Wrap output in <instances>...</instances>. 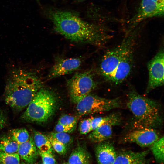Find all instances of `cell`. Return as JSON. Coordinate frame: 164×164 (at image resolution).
<instances>
[{"instance_id":"cell-1","label":"cell","mask_w":164,"mask_h":164,"mask_svg":"<svg viewBox=\"0 0 164 164\" xmlns=\"http://www.w3.org/2000/svg\"><path fill=\"white\" fill-rule=\"evenodd\" d=\"M45 13L52 22L55 31L72 41L101 46L112 37L109 29L84 20L75 12L50 9Z\"/></svg>"},{"instance_id":"cell-2","label":"cell","mask_w":164,"mask_h":164,"mask_svg":"<svg viewBox=\"0 0 164 164\" xmlns=\"http://www.w3.org/2000/svg\"><path fill=\"white\" fill-rule=\"evenodd\" d=\"M4 92L6 104L17 111L26 108L43 83L34 71L25 68L16 67L9 74Z\"/></svg>"},{"instance_id":"cell-3","label":"cell","mask_w":164,"mask_h":164,"mask_svg":"<svg viewBox=\"0 0 164 164\" xmlns=\"http://www.w3.org/2000/svg\"><path fill=\"white\" fill-rule=\"evenodd\" d=\"M127 97V106L135 118L133 125L135 129H155L161 125V109L157 102L133 90L129 91Z\"/></svg>"},{"instance_id":"cell-4","label":"cell","mask_w":164,"mask_h":164,"mask_svg":"<svg viewBox=\"0 0 164 164\" xmlns=\"http://www.w3.org/2000/svg\"><path fill=\"white\" fill-rule=\"evenodd\" d=\"M57 103L54 94L42 87L26 107L21 119L28 122H45L54 114Z\"/></svg>"},{"instance_id":"cell-5","label":"cell","mask_w":164,"mask_h":164,"mask_svg":"<svg viewBox=\"0 0 164 164\" xmlns=\"http://www.w3.org/2000/svg\"><path fill=\"white\" fill-rule=\"evenodd\" d=\"M76 109L80 116L103 112L118 108L121 105L118 98L109 99L90 93L77 104Z\"/></svg>"},{"instance_id":"cell-6","label":"cell","mask_w":164,"mask_h":164,"mask_svg":"<svg viewBox=\"0 0 164 164\" xmlns=\"http://www.w3.org/2000/svg\"><path fill=\"white\" fill-rule=\"evenodd\" d=\"M67 85L71 99L76 104L96 86L91 70L75 74L68 80Z\"/></svg>"},{"instance_id":"cell-7","label":"cell","mask_w":164,"mask_h":164,"mask_svg":"<svg viewBox=\"0 0 164 164\" xmlns=\"http://www.w3.org/2000/svg\"><path fill=\"white\" fill-rule=\"evenodd\" d=\"M134 37L132 35L127 36L120 44L108 50L104 55L99 69L101 75L106 80H108L113 74L126 47Z\"/></svg>"},{"instance_id":"cell-8","label":"cell","mask_w":164,"mask_h":164,"mask_svg":"<svg viewBox=\"0 0 164 164\" xmlns=\"http://www.w3.org/2000/svg\"><path fill=\"white\" fill-rule=\"evenodd\" d=\"M135 40L134 37L126 47L116 70L108 81L118 84L125 80L130 74L133 64Z\"/></svg>"},{"instance_id":"cell-9","label":"cell","mask_w":164,"mask_h":164,"mask_svg":"<svg viewBox=\"0 0 164 164\" xmlns=\"http://www.w3.org/2000/svg\"><path fill=\"white\" fill-rule=\"evenodd\" d=\"M149 79L148 91L163 85L164 80V53L160 49L147 64Z\"/></svg>"},{"instance_id":"cell-10","label":"cell","mask_w":164,"mask_h":164,"mask_svg":"<svg viewBox=\"0 0 164 164\" xmlns=\"http://www.w3.org/2000/svg\"><path fill=\"white\" fill-rule=\"evenodd\" d=\"M159 136L154 128H137L127 134L124 138V141L136 143L142 147H147L151 146L158 140Z\"/></svg>"},{"instance_id":"cell-11","label":"cell","mask_w":164,"mask_h":164,"mask_svg":"<svg viewBox=\"0 0 164 164\" xmlns=\"http://www.w3.org/2000/svg\"><path fill=\"white\" fill-rule=\"evenodd\" d=\"M164 3L154 0H141L138 12L131 19L133 24H136L149 18L163 15Z\"/></svg>"},{"instance_id":"cell-12","label":"cell","mask_w":164,"mask_h":164,"mask_svg":"<svg viewBox=\"0 0 164 164\" xmlns=\"http://www.w3.org/2000/svg\"><path fill=\"white\" fill-rule=\"evenodd\" d=\"M79 58H57L48 74L49 79L69 74L77 70L81 66Z\"/></svg>"},{"instance_id":"cell-13","label":"cell","mask_w":164,"mask_h":164,"mask_svg":"<svg viewBox=\"0 0 164 164\" xmlns=\"http://www.w3.org/2000/svg\"><path fill=\"white\" fill-rule=\"evenodd\" d=\"M97 164H114L117 154L112 144L108 142L99 143L95 149Z\"/></svg>"},{"instance_id":"cell-14","label":"cell","mask_w":164,"mask_h":164,"mask_svg":"<svg viewBox=\"0 0 164 164\" xmlns=\"http://www.w3.org/2000/svg\"><path fill=\"white\" fill-rule=\"evenodd\" d=\"M148 153V151H123L117 154L114 164H149L146 158Z\"/></svg>"},{"instance_id":"cell-15","label":"cell","mask_w":164,"mask_h":164,"mask_svg":"<svg viewBox=\"0 0 164 164\" xmlns=\"http://www.w3.org/2000/svg\"><path fill=\"white\" fill-rule=\"evenodd\" d=\"M17 153L22 159L29 163L35 160L38 153L32 137L30 136L26 141L19 144Z\"/></svg>"},{"instance_id":"cell-16","label":"cell","mask_w":164,"mask_h":164,"mask_svg":"<svg viewBox=\"0 0 164 164\" xmlns=\"http://www.w3.org/2000/svg\"><path fill=\"white\" fill-rule=\"evenodd\" d=\"M112 126L108 125H102L91 131L88 135L92 142L100 143L110 138L112 133Z\"/></svg>"},{"instance_id":"cell-17","label":"cell","mask_w":164,"mask_h":164,"mask_svg":"<svg viewBox=\"0 0 164 164\" xmlns=\"http://www.w3.org/2000/svg\"><path fill=\"white\" fill-rule=\"evenodd\" d=\"M121 121L120 115L115 113L104 117H93L91 121V131L104 124L110 125L112 126L118 125L120 124Z\"/></svg>"},{"instance_id":"cell-18","label":"cell","mask_w":164,"mask_h":164,"mask_svg":"<svg viewBox=\"0 0 164 164\" xmlns=\"http://www.w3.org/2000/svg\"><path fill=\"white\" fill-rule=\"evenodd\" d=\"M33 137L35 145L40 152L52 153L53 148L48 136L35 131Z\"/></svg>"},{"instance_id":"cell-19","label":"cell","mask_w":164,"mask_h":164,"mask_svg":"<svg viewBox=\"0 0 164 164\" xmlns=\"http://www.w3.org/2000/svg\"><path fill=\"white\" fill-rule=\"evenodd\" d=\"M88 160L86 151L82 146H78L72 151L68 161L69 164H88Z\"/></svg>"},{"instance_id":"cell-20","label":"cell","mask_w":164,"mask_h":164,"mask_svg":"<svg viewBox=\"0 0 164 164\" xmlns=\"http://www.w3.org/2000/svg\"><path fill=\"white\" fill-rule=\"evenodd\" d=\"M19 144L9 135L0 138V151L9 154L17 153Z\"/></svg>"},{"instance_id":"cell-21","label":"cell","mask_w":164,"mask_h":164,"mask_svg":"<svg viewBox=\"0 0 164 164\" xmlns=\"http://www.w3.org/2000/svg\"><path fill=\"white\" fill-rule=\"evenodd\" d=\"M164 137L159 138L152 145L151 150L157 162L159 164L164 162Z\"/></svg>"},{"instance_id":"cell-22","label":"cell","mask_w":164,"mask_h":164,"mask_svg":"<svg viewBox=\"0 0 164 164\" xmlns=\"http://www.w3.org/2000/svg\"><path fill=\"white\" fill-rule=\"evenodd\" d=\"M9 136L19 144L28 140L30 135L28 131L25 128H17L10 131Z\"/></svg>"},{"instance_id":"cell-23","label":"cell","mask_w":164,"mask_h":164,"mask_svg":"<svg viewBox=\"0 0 164 164\" xmlns=\"http://www.w3.org/2000/svg\"><path fill=\"white\" fill-rule=\"evenodd\" d=\"M0 164H20L18 153L9 154L0 151Z\"/></svg>"},{"instance_id":"cell-24","label":"cell","mask_w":164,"mask_h":164,"mask_svg":"<svg viewBox=\"0 0 164 164\" xmlns=\"http://www.w3.org/2000/svg\"><path fill=\"white\" fill-rule=\"evenodd\" d=\"M48 136L63 144L67 148L72 143V138L67 133L55 132L50 133Z\"/></svg>"},{"instance_id":"cell-25","label":"cell","mask_w":164,"mask_h":164,"mask_svg":"<svg viewBox=\"0 0 164 164\" xmlns=\"http://www.w3.org/2000/svg\"><path fill=\"white\" fill-rule=\"evenodd\" d=\"M77 121V118L76 117L65 114L62 115L60 118L58 123L75 128Z\"/></svg>"},{"instance_id":"cell-26","label":"cell","mask_w":164,"mask_h":164,"mask_svg":"<svg viewBox=\"0 0 164 164\" xmlns=\"http://www.w3.org/2000/svg\"><path fill=\"white\" fill-rule=\"evenodd\" d=\"M93 118L91 117L80 121L79 126V130L81 134L86 135L91 131V124Z\"/></svg>"},{"instance_id":"cell-27","label":"cell","mask_w":164,"mask_h":164,"mask_svg":"<svg viewBox=\"0 0 164 164\" xmlns=\"http://www.w3.org/2000/svg\"><path fill=\"white\" fill-rule=\"evenodd\" d=\"M48 137L52 148L56 152L61 155L66 153L67 148L64 145L49 136Z\"/></svg>"},{"instance_id":"cell-28","label":"cell","mask_w":164,"mask_h":164,"mask_svg":"<svg viewBox=\"0 0 164 164\" xmlns=\"http://www.w3.org/2000/svg\"><path fill=\"white\" fill-rule=\"evenodd\" d=\"M40 153L43 163L45 164H56V161L52 153L40 152Z\"/></svg>"},{"instance_id":"cell-29","label":"cell","mask_w":164,"mask_h":164,"mask_svg":"<svg viewBox=\"0 0 164 164\" xmlns=\"http://www.w3.org/2000/svg\"><path fill=\"white\" fill-rule=\"evenodd\" d=\"M75 129V128L67 126L58 122L55 127V132L67 133L72 132Z\"/></svg>"},{"instance_id":"cell-30","label":"cell","mask_w":164,"mask_h":164,"mask_svg":"<svg viewBox=\"0 0 164 164\" xmlns=\"http://www.w3.org/2000/svg\"><path fill=\"white\" fill-rule=\"evenodd\" d=\"M7 119L5 114L0 109V131L6 125Z\"/></svg>"},{"instance_id":"cell-31","label":"cell","mask_w":164,"mask_h":164,"mask_svg":"<svg viewBox=\"0 0 164 164\" xmlns=\"http://www.w3.org/2000/svg\"><path fill=\"white\" fill-rule=\"evenodd\" d=\"M158 2L164 3V0H154Z\"/></svg>"},{"instance_id":"cell-32","label":"cell","mask_w":164,"mask_h":164,"mask_svg":"<svg viewBox=\"0 0 164 164\" xmlns=\"http://www.w3.org/2000/svg\"><path fill=\"white\" fill-rule=\"evenodd\" d=\"M86 0H77V1L78 2H82Z\"/></svg>"},{"instance_id":"cell-33","label":"cell","mask_w":164,"mask_h":164,"mask_svg":"<svg viewBox=\"0 0 164 164\" xmlns=\"http://www.w3.org/2000/svg\"><path fill=\"white\" fill-rule=\"evenodd\" d=\"M63 164H69L68 163H64Z\"/></svg>"},{"instance_id":"cell-34","label":"cell","mask_w":164,"mask_h":164,"mask_svg":"<svg viewBox=\"0 0 164 164\" xmlns=\"http://www.w3.org/2000/svg\"><path fill=\"white\" fill-rule=\"evenodd\" d=\"M42 164H45V163H42Z\"/></svg>"},{"instance_id":"cell-35","label":"cell","mask_w":164,"mask_h":164,"mask_svg":"<svg viewBox=\"0 0 164 164\" xmlns=\"http://www.w3.org/2000/svg\"><path fill=\"white\" fill-rule=\"evenodd\" d=\"M37 0V1H39V0Z\"/></svg>"}]
</instances>
